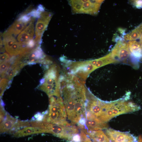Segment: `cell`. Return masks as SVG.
<instances>
[{"instance_id":"cell-1","label":"cell","mask_w":142,"mask_h":142,"mask_svg":"<svg viewBox=\"0 0 142 142\" xmlns=\"http://www.w3.org/2000/svg\"><path fill=\"white\" fill-rule=\"evenodd\" d=\"M61 96L66 109L67 118L72 125L76 124L75 108L82 101L84 97L80 91L78 81L72 79H65L61 83Z\"/></svg>"},{"instance_id":"cell-2","label":"cell","mask_w":142,"mask_h":142,"mask_svg":"<svg viewBox=\"0 0 142 142\" xmlns=\"http://www.w3.org/2000/svg\"><path fill=\"white\" fill-rule=\"evenodd\" d=\"M49 98V108L43 115L41 121L62 126L72 125L67 120V113L62 97L52 96Z\"/></svg>"},{"instance_id":"cell-3","label":"cell","mask_w":142,"mask_h":142,"mask_svg":"<svg viewBox=\"0 0 142 142\" xmlns=\"http://www.w3.org/2000/svg\"><path fill=\"white\" fill-rule=\"evenodd\" d=\"M60 76L56 65H50L40 81L39 89L44 92L49 97H61Z\"/></svg>"},{"instance_id":"cell-4","label":"cell","mask_w":142,"mask_h":142,"mask_svg":"<svg viewBox=\"0 0 142 142\" xmlns=\"http://www.w3.org/2000/svg\"><path fill=\"white\" fill-rule=\"evenodd\" d=\"M29 123L30 126L41 129L44 133L52 134L70 142L79 131V128L74 125L64 126L36 120L29 121Z\"/></svg>"},{"instance_id":"cell-5","label":"cell","mask_w":142,"mask_h":142,"mask_svg":"<svg viewBox=\"0 0 142 142\" xmlns=\"http://www.w3.org/2000/svg\"><path fill=\"white\" fill-rule=\"evenodd\" d=\"M138 106L131 102L118 100L113 102H103L99 119L106 123L119 115L139 110Z\"/></svg>"},{"instance_id":"cell-6","label":"cell","mask_w":142,"mask_h":142,"mask_svg":"<svg viewBox=\"0 0 142 142\" xmlns=\"http://www.w3.org/2000/svg\"><path fill=\"white\" fill-rule=\"evenodd\" d=\"M84 118L85 123L82 130L86 134L89 131L102 130L108 127L106 123L102 121L88 111L86 110Z\"/></svg>"},{"instance_id":"cell-7","label":"cell","mask_w":142,"mask_h":142,"mask_svg":"<svg viewBox=\"0 0 142 142\" xmlns=\"http://www.w3.org/2000/svg\"><path fill=\"white\" fill-rule=\"evenodd\" d=\"M52 16V14L50 12H44L41 13L37 20L35 27V39L37 46L40 45L42 36L47 28Z\"/></svg>"},{"instance_id":"cell-8","label":"cell","mask_w":142,"mask_h":142,"mask_svg":"<svg viewBox=\"0 0 142 142\" xmlns=\"http://www.w3.org/2000/svg\"><path fill=\"white\" fill-rule=\"evenodd\" d=\"M21 121L7 113L4 120L0 123L1 133L13 134L21 128Z\"/></svg>"},{"instance_id":"cell-9","label":"cell","mask_w":142,"mask_h":142,"mask_svg":"<svg viewBox=\"0 0 142 142\" xmlns=\"http://www.w3.org/2000/svg\"><path fill=\"white\" fill-rule=\"evenodd\" d=\"M111 53L117 62L118 60L124 61L130 54L128 43L122 39L117 41Z\"/></svg>"},{"instance_id":"cell-10","label":"cell","mask_w":142,"mask_h":142,"mask_svg":"<svg viewBox=\"0 0 142 142\" xmlns=\"http://www.w3.org/2000/svg\"><path fill=\"white\" fill-rule=\"evenodd\" d=\"M105 134L113 142H137V139L128 132H121L109 128L106 129Z\"/></svg>"},{"instance_id":"cell-11","label":"cell","mask_w":142,"mask_h":142,"mask_svg":"<svg viewBox=\"0 0 142 142\" xmlns=\"http://www.w3.org/2000/svg\"><path fill=\"white\" fill-rule=\"evenodd\" d=\"M34 20V18H32L28 25L18 36V42L25 47L28 48L27 46V43L32 39L34 33L33 23Z\"/></svg>"},{"instance_id":"cell-12","label":"cell","mask_w":142,"mask_h":142,"mask_svg":"<svg viewBox=\"0 0 142 142\" xmlns=\"http://www.w3.org/2000/svg\"><path fill=\"white\" fill-rule=\"evenodd\" d=\"M104 1L88 0L82 4L80 13L89 14L92 15L97 14L100 6Z\"/></svg>"},{"instance_id":"cell-13","label":"cell","mask_w":142,"mask_h":142,"mask_svg":"<svg viewBox=\"0 0 142 142\" xmlns=\"http://www.w3.org/2000/svg\"><path fill=\"white\" fill-rule=\"evenodd\" d=\"M43 133V131L41 129L30 126L20 129L15 132L13 135L14 137H20Z\"/></svg>"},{"instance_id":"cell-14","label":"cell","mask_w":142,"mask_h":142,"mask_svg":"<svg viewBox=\"0 0 142 142\" xmlns=\"http://www.w3.org/2000/svg\"><path fill=\"white\" fill-rule=\"evenodd\" d=\"M128 44L131 55L137 60L141 59L142 51L140 43L135 40H131L129 41Z\"/></svg>"},{"instance_id":"cell-15","label":"cell","mask_w":142,"mask_h":142,"mask_svg":"<svg viewBox=\"0 0 142 142\" xmlns=\"http://www.w3.org/2000/svg\"><path fill=\"white\" fill-rule=\"evenodd\" d=\"M86 134L94 142H111L105 134L101 130L89 131Z\"/></svg>"},{"instance_id":"cell-16","label":"cell","mask_w":142,"mask_h":142,"mask_svg":"<svg viewBox=\"0 0 142 142\" xmlns=\"http://www.w3.org/2000/svg\"><path fill=\"white\" fill-rule=\"evenodd\" d=\"M28 23L17 19L9 27L7 31L12 35H16L22 31Z\"/></svg>"},{"instance_id":"cell-17","label":"cell","mask_w":142,"mask_h":142,"mask_svg":"<svg viewBox=\"0 0 142 142\" xmlns=\"http://www.w3.org/2000/svg\"><path fill=\"white\" fill-rule=\"evenodd\" d=\"M142 33V22L130 32L124 35V39L126 41L135 40L140 38Z\"/></svg>"},{"instance_id":"cell-18","label":"cell","mask_w":142,"mask_h":142,"mask_svg":"<svg viewBox=\"0 0 142 142\" xmlns=\"http://www.w3.org/2000/svg\"><path fill=\"white\" fill-rule=\"evenodd\" d=\"M3 41L5 50L7 52L17 41L12 35L7 31L3 34Z\"/></svg>"},{"instance_id":"cell-19","label":"cell","mask_w":142,"mask_h":142,"mask_svg":"<svg viewBox=\"0 0 142 142\" xmlns=\"http://www.w3.org/2000/svg\"><path fill=\"white\" fill-rule=\"evenodd\" d=\"M117 62L110 52L105 56L98 59L95 68L96 69L105 65Z\"/></svg>"},{"instance_id":"cell-20","label":"cell","mask_w":142,"mask_h":142,"mask_svg":"<svg viewBox=\"0 0 142 142\" xmlns=\"http://www.w3.org/2000/svg\"><path fill=\"white\" fill-rule=\"evenodd\" d=\"M21 69L19 64L13 62L6 74V78L9 80H11L18 74Z\"/></svg>"},{"instance_id":"cell-21","label":"cell","mask_w":142,"mask_h":142,"mask_svg":"<svg viewBox=\"0 0 142 142\" xmlns=\"http://www.w3.org/2000/svg\"><path fill=\"white\" fill-rule=\"evenodd\" d=\"M13 59L11 58L9 60L0 64L1 78H4L6 76L11 64L13 63Z\"/></svg>"},{"instance_id":"cell-22","label":"cell","mask_w":142,"mask_h":142,"mask_svg":"<svg viewBox=\"0 0 142 142\" xmlns=\"http://www.w3.org/2000/svg\"><path fill=\"white\" fill-rule=\"evenodd\" d=\"M83 2L81 0H72L70 3L74 13H80Z\"/></svg>"},{"instance_id":"cell-23","label":"cell","mask_w":142,"mask_h":142,"mask_svg":"<svg viewBox=\"0 0 142 142\" xmlns=\"http://www.w3.org/2000/svg\"><path fill=\"white\" fill-rule=\"evenodd\" d=\"M9 83V80L6 78H3L0 81V97H2L3 94Z\"/></svg>"},{"instance_id":"cell-24","label":"cell","mask_w":142,"mask_h":142,"mask_svg":"<svg viewBox=\"0 0 142 142\" xmlns=\"http://www.w3.org/2000/svg\"><path fill=\"white\" fill-rule=\"evenodd\" d=\"M32 18L28 13H24L20 16L17 20L24 22L29 23Z\"/></svg>"},{"instance_id":"cell-25","label":"cell","mask_w":142,"mask_h":142,"mask_svg":"<svg viewBox=\"0 0 142 142\" xmlns=\"http://www.w3.org/2000/svg\"><path fill=\"white\" fill-rule=\"evenodd\" d=\"M80 133L81 140L79 142H94L92 141L90 138L82 129Z\"/></svg>"},{"instance_id":"cell-26","label":"cell","mask_w":142,"mask_h":142,"mask_svg":"<svg viewBox=\"0 0 142 142\" xmlns=\"http://www.w3.org/2000/svg\"><path fill=\"white\" fill-rule=\"evenodd\" d=\"M42 13L37 9H33L28 13L31 17L33 18H39Z\"/></svg>"},{"instance_id":"cell-27","label":"cell","mask_w":142,"mask_h":142,"mask_svg":"<svg viewBox=\"0 0 142 142\" xmlns=\"http://www.w3.org/2000/svg\"><path fill=\"white\" fill-rule=\"evenodd\" d=\"M11 58L9 54L6 52L0 54V64L9 60Z\"/></svg>"},{"instance_id":"cell-28","label":"cell","mask_w":142,"mask_h":142,"mask_svg":"<svg viewBox=\"0 0 142 142\" xmlns=\"http://www.w3.org/2000/svg\"><path fill=\"white\" fill-rule=\"evenodd\" d=\"M7 113L6 112L2 104L0 105V123L4 119Z\"/></svg>"},{"instance_id":"cell-29","label":"cell","mask_w":142,"mask_h":142,"mask_svg":"<svg viewBox=\"0 0 142 142\" xmlns=\"http://www.w3.org/2000/svg\"><path fill=\"white\" fill-rule=\"evenodd\" d=\"M133 4L136 7L138 8H142V0L133 1Z\"/></svg>"},{"instance_id":"cell-30","label":"cell","mask_w":142,"mask_h":142,"mask_svg":"<svg viewBox=\"0 0 142 142\" xmlns=\"http://www.w3.org/2000/svg\"><path fill=\"white\" fill-rule=\"evenodd\" d=\"M37 9L41 13L44 12V8L43 6L41 4H40L38 5V7Z\"/></svg>"},{"instance_id":"cell-31","label":"cell","mask_w":142,"mask_h":142,"mask_svg":"<svg viewBox=\"0 0 142 142\" xmlns=\"http://www.w3.org/2000/svg\"><path fill=\"white\" fill-rule=\"evenodd\" d=\"M139 43L140 44L142 51V33L140 38ZM141 60H142V58H141Z\"/></svg>"}]
</instances>
